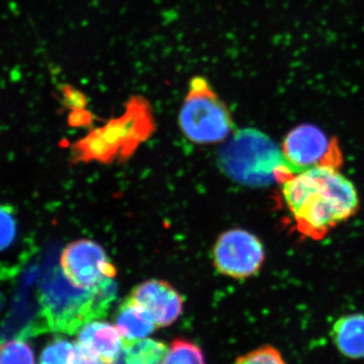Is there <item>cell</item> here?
<instances>
[{
    "instance_id": "8",
    "label": "cell",
    "mask_w": 364,
    "mask_h": 364,
    "mask_svg": "<svg viewBox=\"0 0 364 364\" xmlns=\"http://www.w3.org/2000/svg\"><path fill=\"white\" fill-rule=\"evenodd\" d=\"M131 296L149 312L157 327L173 324L181 315V296L162 280H147L136 287Z\"/></svg>"
},
{
    "instance_id": "16",
    "label": "cell",
    "mask_w": 364,
    "mask_h": 364,
    "mask_svg": "<svg viewBox=\"0 0 364 364\" xmlns=\"http://www.w3.org/2000/svg\"><path fill=\"white\" fill-rule=\"evenodd\" d=\"M73 343L65 339L56 338L45 347L41 355V364H68L69 354Z\"/></svg>"
},
{
    "instance_id": "7",
    "label": "cell",
    "mask_w": 364,
    "mask_h": 364,
    "mask_svg": "<svg viewBox=\"0 0 364 364\" xmlns=\"http://www.w3.org/2000/svg\"><path fill=\"white\" fill-rule=\"evenodd\" d=\"M337 141L330 140L318 127L301 124L289 131L282 144V153L291 173L312 168L325 163L328 155L337 151Z\"/></svg>"
},
{
    "instance_id": "14",
    "label": "cell",
    "mask_w": 364,
    "mask_h": 364,
    "mask_svg": "<svg viewBox=\"0 0 364 364\" xmlns=\"http://www.w3.org/2000/svg\"><path fill=\"white\" fill-rule=\"evenodd\" d=\"M162 364H205L200 347L184 340L172 342L169 350L165 354Z\"/></svg>"
},
{
    "instance_id": "17",
    "label": "cell",
    "mask_w": 364,
    "mask_h": 364,
    "mask_svg": "<svg viewBox=\"0 0 364 364\" xmlns=\"http://www.w3.org/2000/svg\"><path fill=\"white\" fill-rule=\"evenodd\" d=\"M235 364H287L274 347L264 346L237 359Z\"/></svg>"
},
{
    "instance_id": "13",
    "label": "cell",
    "mask_w": 364,
    "mask_h": 364,
    "mask_svg": "<svg viewBox=\"0 0 364 364\" xmlns=\"http://www.w3.org/2000/svg\"><path fill=\"white\" fill-rule=\"evenodd\" d=\"M0 364H35L32 347L25 337L0 342Z\"/></svg>"
},
{
    "instance_id": "11",
    "label": "cell",
    "mask_w": 364,
    "mask_h": 364,
    "mask_svg": "<svg viewBox=\"0 0 364 364\" xmlns=\"http://www.w3.org/2000/svg\"><path fill=\"white\" fill-rule=\"evenodd\" d=\"M331 338L345 358H364L363 314H351L339 318L333 325Z\"/></svg>"
},
{
    "instance_id": "19",
    "label": "cell",
    "mask_w": 364,
    "mask_h": 364,
    "mask_svg": "<svg viewBox=\"0 0 364 364\" xmlns=\"http://www.w3.org/2000/svg\"><path fill=\"white\" fill-rule=\"evenodd\" d=\"M61 92L63 95L65 105L72 109H85L87 105V98L85 97V95L81 91L74 88L73 86H62Z\"/></svg>"
},
{
    "instance_id": "20",
    "label": "cell",
    "mask_w": 364,
    "mask_h": 364,
    "mask_svg": "<svg viewBox=\"0 0 364 364\" xmlns=\"http://www.w3.org/2000/svg\"><path fill=\"white\" fill-rule=\"evenodd\" d=\"M88 119H90V116H88V112L85 111V109H73L70 117H69V123L71 126H83V124L87 123Z\"/></svg>"
},
{
    "instance_id": "9",
    "label": "cell",
    "mask_w": 364,
    "mask_h": 364,
    "mask_svg": "<svg viewBox=\"0 0 364 364\" xmlns=\"http://www.w3.org/2000/svg\"><path fill=\"white\" fill-rule=\"evenodd\" d=\"M78 343L112 363L123 347L124 338L116 326L92 321L79 330Z\"/></svg>"
},
{
    "instance_id": "10",
    "label": "cell",
    "mask_w": 364,
    "mask_h": 364,
    "mask_svg": "<svg viewBox=\"0 0 364 364\" xmlns=\"http://www.w3.org/2000/svg\"><path fill=\"white\" fill-rule=\"evenodd\" d=\"M114 322L124 341L146 338L157 327L149 312L132 296L117 309Z\"/></svg>"
},
{
    "instance_id": "6",
    "label": "cell",
    "mask_w": 364,
    "mask_h": 364,
    "mask_svg": "<svg viewBox=\"0 0 364 364\" xmlns=\"http://www.w3.org/2000/svg\"><path fill=\"white\" fill-rule=\"evenodd\" d=\"M60 264L66 279L80 289L97 287L116 275L104 248L90 240L69 244L62 252Z\"/></svg>"
},
{
    "instance_id": "12",
    "label": "cell",
    "mask_w": 364,
    "mask_h": 364,
    "mask_svg": "<svg viewBox=\"0 0 364 364\" xmlns=\"http://www.w3.org/2000/svg\"><path fill=\"white\" fill-rule=\"evenodd\" d=\"M167 348L152 339L124 341L121 351L112 364H162Z\"/></svg>"
},
{
    "instance_id": "1",
    "label": "cell",
    "mask_w": 364,
    "mask_h": 364,
    "mask_svg": "<svg viewBox=\"0 0 364 364\" xmlns=\"http://www.w3.org/2000/svg\"><path fill=\"white\" fill-rule=\"evenodd\" d=\"M287 208L306 236L318 238L356 214L355 186L334 164H322L282 181Z\"/></svg>"
},
{
    "instance_id": "5",
    "label": "cell",
    "mask_w": 364,
    "mask_h": 364,
    "mask_svg": "<svg viewBox=\"0 0 364 364\" xmlns=\"http://www.w3.org/2000/svg\"><path fill=\"white\" fill-rule=\"evenodd\" d=\"M214 258L223 274L246 279L259 272L265 258L264 247L255 235L245 230H231L218 239Z\"/></svg>"
},
{
    "instance_id": "4",
    "label": "cell",
    "mask_w": 364,
    "mask_h": 364,
    "mask_svg": "<svg viewBox=\"0 0 364 364\" xmlns=\"http://www.w3.org/2000/svg\"><path fill=\"white\" fill-rule=\"evenodd\" d=\"M179 126L189 140L198 144L221 142L233 130L226 105L210 90L205 78L196 77L179 112Z\"/></svg>"
},
{
    "instance_id": "3",
    "label": "cell",
    "mask_w": 364,
    "mask_h": 364,
    "mask_svg": "<svg viewBox=\"0 0 364 364\" xmlns=\"http://www.w3.org/2000/svg\"><path fill=\"white\" fill-rule=\"evenodd\" d=\"M218 161L229 178L252 188L284 181L293 174L277 143L256 129L237 131L220 149Z\"/></svg>"
},
{
    "instance_id": "15",
    "label": "cell",
    "mask_w": 364,
    "mask_h": 364,
    "mask_svg": "<svg viewBox=\"0 0 364 364\" xmlns=\"http://www.w3.org/2000/svg\"><path fill=\"white\" fill-rule=\"evenodd\" d=\"M16 219L13 207L0 205V251L6 250L16 240Z\"/></svg>"
},
{
    "instance_id": "2",
    "label": "cell",
    "mask_w": 364,
    "mask_h": 364,
    "mask_svg": "<svg viewBox=\"0 0 364 364\" xmlns=\"http://www.w3.org/2000/svg\"><path fill=\"white\" fill-rule=\"evenodd\" d=\"M114 279L91 289H80L66 279L61 268H54L41 284V321L26 332L75 334L87 323L105 318L117 298Z\"/></svg>"
},
{
    "instance_id": "18",
    "label": "cell",
    "mask_w": 364,
    "mask_h": 364,
    "mask_svg": "<svg viewBox=\"0 0 364 364\" xmlns=\"http://www.w3.org/2000/svg\"><path fill=\"white\" fill-rule=\"evenodd\" d=\"M68 364H112V363L100 358L76 342L73 343L69 354Z\"/></svg>"
}]
</instances>
